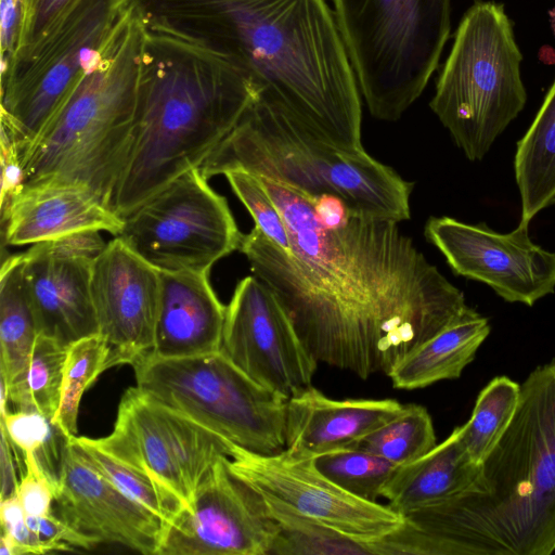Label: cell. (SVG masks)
Returning <instances> with one entry per match:
<instances>
[{"label": "cell", "mask_w": 555, "mask_h": 555, "mask_svg": "<svg viewBox=\"0 0 555 555\" xmlns=\"http://www.w3.org/2000/svg\"><path fill=\"white\" fill-rule=\"evenodd\" d=\"M259 179L286 224L291 253L257 227L243 234L240 250L318 362L362 379L387 375L470 309L398 222L351 211L345 227L328 231L311 201Z\"/></svg>", "instance_id": "1"}, {"label": "cell", "mask_w": 555, "mask_h": 555, "mask_svg": "<svg viewBox=\"0 0 555 555\" xmlns=\"http://www.w3.org/2000/svg\"><path fill=\"white\" fill-rule=\"evenodd\" d=\"M129 7L147 30L240 67L258 98L321 139L363 150L361 92L326 0H129Z\"/></svg>", "instance_id": "2"}, {"label": "cell", "mask_w": 555, "mask_h": 555, "mask_svg": "<svg viewBox=\"0 0 555 555\" xmlns=\"http://www.w3.org/2000/svg\"><path fill=\"white\" fill-rule=\"evenodd\" d=\"M382 542L395 555L555 552V358L520 385L515 415L474 482L403 515Z\"/></svg>", "instance_id": "3"}, {"label": "cell", "mask_w": 555, "mask_h": 555, "mask_svg": "<svg viewBox=\"0 0 555 555\" xmlns=\"http://www.w3.org/2000/svg\"><path fill=\"white\" fill-rule=\"evenodd\" d=\"M257 98L250 77L227 59L146 29L132 138L111 209L124 219L199 168Z\"/></svg>", "instance_id": "4"}, {"label": "cell", "mask_w": 555, "mask_h": 555, "mask_svg": "<svg viewBox=\"0 0 555 555\" xmlns=\"http://www.w3.org/2000/svg\"><path fill=\"white\" fill-rule=\"evenodd\" d=\"M145 35L144 24L128 7L73 92L24 155L23 188L78 184L109 207L130 149Z\"/></svg>", "instance_id": "5"}, {"label": "cell", "mask_w": 555, "mask_h": 555, "mask_svg": "<svg viewBox=\"0 0 555 555\" xmlns=\"http://www.w3.org/2000/svg\"><path fill=\"white\" fill-rule=\"evenodd\" d=\"M236 169L276 181L309 201L338 195L354 214L395 222L411 216V182L364 150L346 151L321 139L260 98L199 167L206 179Z\"/></svg>", "instance_id": "6"}, {"label": "cell", "mask_w": 555, "mask_h": 555, "mask_svg": "<svg viewBox=\"0 0 555 555\" xmlns=\"http://www.w3.org/2000/svg\"><path fill=\"white\" fill-rule=\"evenodd\" d=\"M452 0H333L361 95L393 121L420 98L451 30Z\"/></svg>", "instance_id": "7"}, {"label": "cell", "mask_w": 555, "mask_h": 555, "mask_svg": "<svg viewBox=\"0 0 555 555\" xmlns=\"http://www.w3.org/2000/svg\"><path fill=\"white\" fill-rule=\"evenodd\" d=\"M521 61L504 5L475 0L456 28L429 103L469 160H481L525 107Z\"/></svg>", "instance_id": "8"}, {"label": "cell", "mask_w": 555, "mask_h": 555, "mask_svg": "<svg viewBox=\"0 0 555 555\" xmlns=\"http://www.w3.org/2000/svg\"><path fill=\"white\" fill-rule=\"evenodd\" d=\"M131 365L139 389L221 438L259 454L285 449L288 398L253 380L221 351L146 353Z\"/></svg>", "instance_id": "9"}, {"label": "cell", "mask_w": 555, "mask_h": 555, "mask_svg": "<svg viewBox=\"0 0 555 555\" xmlns=\"http://www.w3.org/2000/svg\"><path fill=\"white\" fill-rule=\"evenodd\" d=\"M129 7V0H76L35 42L1 65V130L21 163Z\"/></svg>", "instance_id": "10"}, {"label": "cell", "mask_w": 555, "mask_h": 555, "mask_svg": "<svg viewBox=\"0 0 555 555\" xmlns=\"http://www.w3.org/2000/svg\"><path fill=\"white\" fill-rule=\"evenodd\" d=\"M199 168L178 176L124 218L117 237L158 270L209 272L243 234Z\"/></svg>", "instance_id": "11"}, {"label": "cell", "mask_w": 555, "mask_h": 555, "mask_svg": "<svg viewBox=\"0 0 555 555\" xmlns=\"http://www.w3.org/2000/svg\"><path fill=\"white\" fill-rule=\"evenodd\" d=\"M90 440L106 454L160 481L185 507L212 465L229 457L228 440L137 386L122 395L113 431Z\"/></svg>", "instance_id": "12"}, {"label": "cell", "mask_w": 555, "mask_h": 555, "mask_svg": "<svg viewBox=\"0 0 555 555\" xmlns=\"http://www.w3.org/2000/svg\"><path fill=\"white\" fill-rule=\"evenodd\" d=\"M228 443V465L233 474L302 517L367 544L373 554H377L376 543L403 524V516L388 505L359 499L331 481L317 469L312 457L286 449L259 454Z\"/></svg>", "instance_id": "13"}, {"label": "cell", "mask_w": 555, "mask_h": 555, "mask_svg": "<svg viewBox=\"0 0 555 555\" xmlns=\"http://www.w3.org/2000/svg\"><path fill=\"white\" fill-rule=\"evenodd\" d=\"M220 457L165 526L158 555H268L278 534L262 495Z\"/></svg>", "instance_id": "14"}, {"label": "cell", "mask_w": 555, "mask_h": 555, "mask_svg": "<svg viewBox=\"0 0 555 555\" xmlns=\"http://www.w3.org/2000/svg\"><path fill=\"white\" fill-rule=\"evenodd\" d=\"M220 351L253 380L286 398L311 385L319 363L278 296L255 275L237 283L227 306Z\"/></svg>", "instance_id": "15"}, {"label": "cell", "mask_w": 555, "mask_h": 555, "mask_svg": "<svg viewBox=\"0 0 555 555\" xmlns=\"http://www.w3.org/2000/svg\"><path fill=\"white\" fill-rule=\"evenodd\" d=\"M529 223L520 220L502 234L485 223L431 217L425 236L455 274L489 285L508 302L532 306L555 292V253L531 241Z\"/></svg>", "instance_id": "16"}, {"label": "cell", "mask_w": 555, "mask_h": 555, "mask_svg": "<svg viewBox=\"0 0 555 555\" xmlns=\"http://www.w3.org/2000/svg\"><path fill=\"white\" fill-rule=\"evenodd\" d=\"M105 245L100 231H83L33 244L22 253L38 334L66 347L99 334L91 274Z\"/></svg>", "instance_id": "17"}, {"label": "cell", "mask_w": 555, "mask_h": 555, "mask_svg": "<svg viewBox=\"0 0 555 555\" xmlns=\"http://www.w3.org/2000/svg\"><path fill=\"white\" fill-rule=\"evenodd\" d=\"M56 516L94 546L119 544L144 555H158L165 522L104 478L66 440L53 483Z\"/></svg>", "instance_id": "18"}, {"label": "cell", "mask_w": 555, "mask_h": 555, "mask_svg": "<svg viewBox=\"0 0 555 555\" xmlns=\"http://www.w3.org/2000/svg\"><path fill=\"white\" fill-rule=\"evenodd\" d=\"M91 294L99 334L109 346V367L132 364L154 348L160 300L159 270L121 238L93 260Z\"/></svg>", "instance_id": "19"}, {"label": "cell", "mask_w": 555, "mask_h": 555, "mask_svg": "<svg viewBox=\"0 0 555 555\" xmlns=\"http://www.w3.org/2000/svg\"><path fill=\"white\" fill-rule=\"evenodd\" d=\"M3 242L21 246L83 231L119 235L124 219L89 189L68 183L24 186L1 212Z\"/></svg>", "instance_id": "20"}, {"label": "cell", "mask_w": 555, "mask_h": 555, "mask_svg": "<svg viewBox=\"0 0 555 555\" xmlns=\"http://www.w3.org/2000/svg\"><path fill=\"white\" fill-rule=\"evenodd\" d=\"M151 354L186 358L220 351L227 307L206 271H163Z\"/></svg>", "instance_id": "21"}, {"label": "cell", "mask_w": 555, "mask_h": 555, "mask_svg": "<svg viewBox=\"0 0 555 555\" xmlns=\"http://www.w3.org/2000/svg\"><path fill=\"white\" fill-rule=\"evenodd\" d=\"M403 408L393 399L335 400L310 385L287 400L285 449L307 457L345 449Z\"/></svg>", "instance_id": "22"}, {"label": "cell", "mask_w": 555, "mask_h": 555, "mask_svg": "<svg viewBox=\"0 0 555 555\" xmlns=\"http://www.w3.org/2000/svg\"><path fill=\"white\" fill-rule=\"evenodd\" d=\"M479 467L469 457L459 426L422 457L398 466L382 496L403 516L464 491L476 479Z\"/></svg>", "instance_id": "23"}, {"label": "cell", "mask_w": 555, "mask_h": 555, "mask_svg": "<svg viewBox=\"0 0 555 555\" xmlns=\"http://www.w3.org/2000/svg\"><path fill=\"white\" fill-rule=\"evenodd\" d=\"M490 333L488 319L470 308L408 353L387 374L399 389L424 388L461 376Z\"/></svg>", "instance_id": "24"}, {"label": "cell", "mask_w": 555, "mask_h": 555, "mask_svg": "<svg viewBox=\"0 0 555 555\" xmlns=\"http://www.w3.org/2000/svg\"><path fill=\"white\" fill-rule=\"evenodd\" d=\"M37 336L23 257L14 255L2 262L0 272V377L9 398L24 380Z\"/></svg>", "instance_id": "25"}, {"label": "cell", "mask_w": 555, "mask_h": 555, "mask_svg": "<svg viewBox=\"0 0 555 555\" xmlns=\"http://www.w3.org/2000/svg\"><path fill=\"white\" fill-rule=\"evenodd\" d=\"M514 168L521 199L520 220L530 222L555 202V79L517 143Z\"/></svg>", "instance_id": "26"}, {"label": "cell", "mask_w": 555, "mask_h": 555, "mask_svg": "<svg viewBox=\"0 0 555 555\" xmlns=\"http://www.w3.org/2000/svg\"><path fill=\"white\" fill-rule=\"evenodd\" d=\"M520 398V385L499 376L480 391L472 416L461 427L463 444L480 465L507 430Z\"/></svg>", "instance_id": "27"}, {"label": "cell", "mask_w": 555, "mask_h": 555, "mask_svg": "<svg viewBox=\"0 0 555 555\" xmlns=\"http://www.w3.org/2000/svg\"><path fill=\"white\" fill-rule=\"evenodd\" d=\"M436 444L427 410L418 404H405L399 414L345 449L371 452L401 466L422 457Z\"/></svg>", "instance_id": "28"}, {"label": "cell", "mask_w": 555, "mask_h": 555, "mask_svg": "<svg viewBox=\"0 0 555 555\" xmlns=\"http://www.w3.org/2000/svg\"><path fill=\"white\" fill-rule=\"evenodd\" d=\"M86 460L109 482L155 515L165 526L185 507L183 501L169 488L149 474L106 454L90 438L72 437Z\"/></svg>", "instance_id": "29"}, {"label": "cell", "mask_w": 555, "mask_h": 555, "mask_svg": "<svg viewBox=\"0 0 555 555\" xmlns=\"http://www.w3.org/2000/svg\"><path fill=\"white\" fill-rule=\"evenodd\" d=\"M68 347L38 334L21 387L9 398L21 411H36L53 422L61 402Z\"/></svg>", "instance_id": "30"}, {"label": "cell", "mask_w": 555, "mask_h": 555, "mask_svg": "<svg viewBox=\"0 0 555 555\" xmlns=\"http://www.w3.org/2000/svg\"><path fill=\"white\" fill-rule=\"evenodd\" d=\"M261 495L278 527L271 554H373L367 544L307 519L281 502Z\"/></svg>", "instance_id": "31"}, {"label": "cell", "mask_w": 555, "mask_h": 555, "mask_svg": "<svg viewBox=\"0 0 555 555\" xmlns=\"http://www.w3.org/2000/svg\"><path fill=\"white\" fill-rule=\"evenodd\" d=\"M109 346L100 335L85 337L68 347L61 402L53 425L67 439L77 435L79 405L85 390L109 369Z\"/></svg>", "instance_id": "32"}, {"label": "cell", "mask_w": 555, "mask_h": 555, "mask_svg": "<svg viewBox=\"0 0 555 555\" xmlns=\"http://www.w3.org/2000/svg\"><path fill=\"white\" fill-rule=\"evenodd\" d=\"M317 469L350 494L377 502L398 465L371 452L338 449L312 457Z\"/></svg>", "instance_id": "33"}, {"label": "cell", "mask_w": 555, "mask_h": 555, "mask_svg": "<svg viewBox=\"0 0 555 555\" xmlns=\"http://www.w3.org/2000/svg\"><path fill=\"white\" fill-rule=\"evenodd\" d=\"M233 192L251 215L255 227L273 244L291 253V241L283 217L261 180L245 170L223 173Z\"/></svg>", "instance_id": "34"}, {"label": "cell", "mask_w": 555, "mask_h": 555, "mask_svg": "<svg viewBox=\"0 0 555 555\" xmlns=\"http://www.w3.org/2000/svg\"><path fill=\"white\" fill-rule=\"evenodd\" d=\"M1 427L22 454L43 452L46 460L41 466L44 470L49 468V456L56 459L62 453H57L53 446V423L36 411L8 412L1 417Z\"/></svg>", "instance_id": "35"}, {"label": "cell", "mask_w": 555, "mask_h": 555, "mask_svg": "<svg viewBox=\"0 0 555 555\" xmlns=\"http://www.w3.org/2000/svg\"><path fill=\"white\" fill-rule=\"evenodd\" d=\"M24 472L18 479L15 495L28 516L52 513L54 489L42 468L37 453L23 454Z\"/></svg>", "instance_id": "36"}, {"label": "cell", "mask_w": 555, "mask_h": 555, "mask_svg": "<svg viewBox=\"0 0 555 555\" xmlns=\"http://www.w3.org/2000/svg\"><path fill=\"white\" fill-rule=\"evenodd\" d=\"M76 0H20L21 21L16 49L46 34Z\"/></svg>", "instance_id": "37"}, {"label": "cell", "mask_w": 555, "mask_h": 555, "mask_svg": "<svg viewBox=\"0 0 555 555\" xmlns=\"http://www.w3.org/2000/svg\"><path fill=\"white\" fill-rule=\"evenodd\" d=\"M29 528L38 535L46 553L54 551H72L74 548L90 550L94 545L57 517L53 512L43 516H26Z\"/></svg>", "instance_id": "38"}, {"label": "cell", "mask_w": 555, "mask_h": 555, "mask_svg": "<svg viewBox=\"0 0 555 555\" xmlns=\"http://www.w3.org/2000/svg\"><path fill=\"white\" fill-rule=\"evenodd\" d=\"M1 212L11 204L13 198L23 189V168L21 157L15 144L1 130Z\"/></svg>", "instance_id": "39"}, {"label": "cell", "mask_w": 555, "mask_h": 555, "mask_svg": "<svg viewBox=\"0 0 555 555\" xmlns=\"http://www.w3.org/2000/svg\"><path fill=\"white\" fill-rule=\"evenodd\" d=\"M317 220L328 231L345 227L351 210L338 195L324 193L311 201Z\"/></svg>", "instance_id": "40"}, {"label": "cell", "mask_w": 555, "mask_h": 555, "mask_svg": "<svg viewBox=\"0 0 555 555\" xmlns=\"http://www.w3.org/2000/svg\"><path fill=\"white\" fill-rule=\"evenodd\" d=\"M1 65L15 52L17 46L21 8L20 0H1Z\"/></svg>", "instance_id": "41"}, {"label": "cell", "mask_w": 555, "mask_h": 555, "mask_svg": "<svg viewBox=\"0 0 555 555\" xmlns=\"http://www.w3.org/2000/svg\"><path fill=\"white\" fill-rule=\"evenodd\" d=\"M12 442L1 427V495L0 500L15 495L18 480L15 475L12 457Z\"/></svg>", "instance_id": "42"}, {"label": "cell", "mask_w": 555, "mask_h": 555, "mask_svg": "<svg viewBox=\"0 0 555 555\" xmlns=\"http://www.w3.org/2000/svg\"><path fill=\"white\" fill-rule=\"evenodd\" d=\"M555 553V552H554Z\"/></svg>", "instance_id": "43"}]
</instances>
